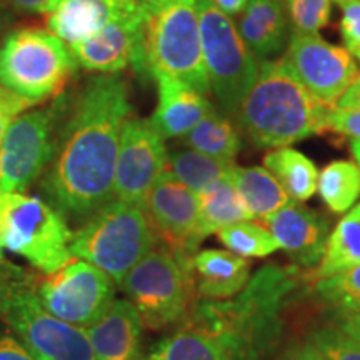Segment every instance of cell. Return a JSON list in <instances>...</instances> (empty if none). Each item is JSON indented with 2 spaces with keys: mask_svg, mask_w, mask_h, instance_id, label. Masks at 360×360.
Masks as SVG:
<instances>
[{
  "mask_svg": "<svg viewBox=\"0 0 360 360\" xmlns=\"http://www.w3.org/2000/svg\"><path fill=\"white\" fill-rule=\"evenodd\" d=\"M132 114L117 74H96L70 98L56 155L42 175L47 202L72 220H87L114 200L120 134Z\"/></svg>",
  "mask_w": 360,
  "mask_h": 360,
  "instance_id": "1",
  "label": "cell"
},
{
  "mask_svg": "<svg viewBox=\"0 0 360 360\" xmlns=\"http://www.w3.org/2000/svg\"><path fill=\"white\" fill-rule=\"evenodd\" d=\"M330 109L304 87L281 58L260 62L257 80L236 115L255 146L278 148L326 132Z\"/></svg>",
  "mask_w": 360,
  "mask_h": 360,
  "instance_id": "2",
  "label": "cell"
},
{
  "mask_svg": "<svg viewBox=\"0 0 360 360\" xmlns=\"http://www.w3.org/2000/svg\"><path fill=\"white\" fill-rule=\"evenodd\" d=\"M147 74H165L210 92L197 0H141Z\"/></svg>",
  "mask_w": 360,
  "mask_h": 360,
  "instance_id": "3",
  "label": "cell"
},
{
  "mask_svg": "<svg viewBox=\"0 0 360 360\" xmlns=\"http://www.w3.org/2000/svg\"><path fill=\"white\" fill-rule=\"evenodd\" d=\"M0 322L32 354L52 360H96L85 328L52 315L40 302L32 278L17 267H0Z\"/></svg>",
  "mask_w": 360,
  "mask_h": 360,
  "instance_id": "4",
  "label": "cell"
},
{
  "mask_svg": "<svg viewBox=\"0 0 360 360\" xmlns=\"http://www.w3.org/2000/svg\"><path fill=\"white\" fill-rule=\"evenodd\" d=\"M154 245V231L141 207L114 199L74 232L70 254L103 270L120 287Z\"/></svg>",
  "mask_w": 360,
  "mask_h": 360,
  "instance_id": "5",
  "label": "cell"
},
{
  "mask_svg": "<svg viewBox=\"0 0 360 360\" xmlns=\"http://www.w3.org/2000/svg\"><path fill=\"white\" fill-rule=\"evenodd\" d=\"M75 70L69 45L47 29H13L0 44V85L34 105L64 94Z\"/></svg>",
  "mask_w": 360,
  "mask_h": 360,
  "instance_id": "6",
  "label": "cell"
},
{
  "mask_svg": "<svg viewBox=\"0 0 360 360\" xmlns=\"http://www.w3.org/2000/svg\"><path fill=\"white\" fill-rule=\"evenodd\" d=\"M74 232L47 200L25 192H0V245L40 272H56L72 259Z\"/></svg>",
  "mask_w": 360,
  "mask_h": 360,
  "instance_id": "7",
  "label": "cell"
},
{
  "mask_svg": "<svg viewBox=\"0 0 360 360\" xmlns=\"http://www.w3.org/2000/svg\"><path fill=\"white\" fill-rule=\"evenodd\" d=\"M127 300L137 309L143 327L162 330L182 323L195 294L192 260L169 249L152 250L120 283Z\"/></svg>",
  "mask_w": 360,
  "mask_h": 360,
  "instance_id": "8",
  "label": "cell"
},
{
  "mask_svg": "<svg viewBox=\"0 0 360 360\" xmlns=\"http://www.w3.org/2000/svg\"><path fill=\"white\" fill-rule=\"evenodd\" d=\"M70 98L60 94L47 107L29 109L11 124L0 143V192H25L42 177L56 155Z\"/></svg>",
  "mask_w": 360,
  "mask_h": 360,
  "instance_id": "9",
  "label": "cell"
},
{
  "mask_svg": "<svg viewBox=\"0 0 360 360\" xmlns=\"http://www.w3.org/2000/svg\"><path fill=\"white\" fill-rule=\"evenodd\" d=\"M197 7L202 57L210 92L217 97L225 114L236 115L240 102L257 80L260 60L249 51L232 17L220 12L212 0H197Z\"/></svg>",
  "mask_w": 360,
  "mask_h": 360,
  "instance_id": "10",
  "label": "cell"
},
{
  "mask_svg": "<svg viewBox=\"0 0 360 360\" xmlns=\"http://www.w3.org/2000/svg\"><path fill=\"white\" fill-rule=\"evenodd\" d=\"M115 282L103 270L72 257L37 283L45 309L70 326L87 328L97 322L115 300Z\"/></svg>",
  "mask_w": 360,
  "mask_h": 360,
  "instance_id": "11",
  "label": "cell"
},
{
  "mask_svg": "<svg viewBox=\"0 0 360 360\" xmlns=\"http://www.w3.org/2000/svg\"><path fill=\"white\" fill-rule=\"evenodd\" d=\"M282 60L304 87L328 107H335L359 77L352 53L345 47L328 44L319 34L292 30Z\"/></svg>",
  "mask_w": 360,
  "mask_h": 360,
  "instance_id": "12",
  "label": "cell"
},
{
  "mask_svg": "<svg viewBox=\"0 0 360 360\" xmlns=\"http://www.w3.org/2000/svg\"><path fill=\"white\" fill-rule=\"evenodd\" d=\"M165 139L148 120L130 115L120 134L114 199L141 207L157 180L167 172Z\"/></svg>",
  "mask_w": 360,
  "mask_h": 360,
  "instance_id": "13",
  "label": "cell"
},
{
  "mask_svg": "<svg viewBox=\"0 0 360 360\" xmlns=\"http://www.w3.org/2000/svg\"><path fill=\"white\" fill-rule=\"evenodd\" d=\"M142 210L154 236L160 238L165 249L180 259H193L204 242L199 222V197L195 192L167 170L148 192Z\"/></svg>",
  "mask_w": 360,
  "mask_h": 360,
  "instance_id": "14",
  "label": "cell"
},
{
  "mask_svg": "<svg viewBox=\"0 0 360 360\" xmlns=\"http://www.w3.org/2000/svg\"><path fill=\"white\" fill-rule=\"evenodd\" d=\"M69 51L77 67L94 74H119L129 65L137 74H147L142 6L110 22L97 34L70 44Z\"/></svg>",
  "mask_w": 360,
  "mask_h": 360,
  "instance_id": "15",
  "label": "cell"
},
{
  "mask_svg": "<svg viewBox=\"0 0 360 360\" xmlns=\"http://www.w3.org/2000/svg\"><path fill=\"white\" fill-rule=\"evenodd\" d=\"M264 222L267 224L278 247L297 264L302 267H314L321 262L330 236L327 220L321 215L297 202H290Z\"/></svg>",
  "mask_w": 360,
  "mask_h": 360,
  "instance_id": "16",
  "label": "cell"
},
{
  "mask_svg": "<svg viewBox=\"0 0 360 360\" xmlns=\"http://www.w3.org/2000/svg\"><path fill=\"white\" fill-rule=\"evenodd\" d=\"M139 8L141 0H60L45 15V29L70 45Z\"/></svg>",
  "mask_w": 360,
  "mask_h": 360,
  "instance_id": "17",
  "label": "cell"
},
{
  "mask_svg": "<svg viewBox=\"0 0 360 360\" xmlns=\"http://www.w3.org/2000/svg\"><path fill=\"white\" fill-rule=\"evenodd\" d=\"M157 107L148 122L164 139H182L212 109L205 94L182 80L165 74H154Z\"/></svg>",
  "mask_w": 360,
  "mask_h": 360,
  "instance_id": "18",
  "label": "cell"
},
{
  "mask_svg": "<svg viewBox=\"0 0 360 360\" xmlns=\"http://www.w3.org/2000/svg\"><path fill=\"white\" fill-rule=\"evenodd\" d=\"M142 327L137 309L115 299L109 310L85 328L96 360H142Z\"/></svg>",
  "mask_w": 360,
  "mask_h": 360,
  "instance_id": "19",
  "label": "cell"
},
{
  "mask_svg": "<svg viewBox=\"0 0 360 360\" xmlns=\"http://www.w3.org/2000/svg\"><path fill=\"white\" fill-rule=\"evenodd\" d=\"M238 15V34L260 62L287 49L289 24L282 0H249Z\"/></svg>",
  "mask_w": 360,
  "mask_h": 360,
  "instance_id": "20",
  "label": "cell"
},
{
  "mask_svg": "<svg viewBox=\"0 0 360 360\" xmlns=\"http://www.w3.org/2000/svg\"><path fill=\"white\" fill-rule=\"evenodd\" d=\"M193 283L200 299L227 300L240 294L250 278V264L227 249L200 250L192 259Z\"/></svg>",
  "mask_w": 360,
  "mask_h": 360,
  "instance_id": "21",
  "label": "cell"
},
{
  "mask_svg": "<svg viewBox=\"0 0 360 360\" xmlns=\"http://www.w3.org/2000/svg\"><path fill=\"white\" fill-rule=\"evenodd\" d=\"M154 352L162 360H237L210 328L191 315L174 335L157 344Z\"/></svg>",
  "mask_w": 360,
  "mask_h": 360,
  "instance_id": "22",
  "label": "cell"
},
{
  "mask_svg": "<svg viewBox=\"0 0 360 360\" xmlns=\"http://www.w3.org/2000/svg\"><path fill=\"white\" fill-rule=\"evenodd\" d=\"M232 180L252 219H269L270 215L292 202L281 182L265 167H238L236 165Z\"/></svg>",
  "mask_w": 360,
  "mask_h": 360,
  "instance_id": "23",
  "label": "cell"
},
{
  "mask_svg": "<svg viewBox=\"0 0 360 360\" xmlns=\"http://www.w3.org/2000/svg\"><path fill=\"white\" fill-rule=\"evenodd\" d=\"M264 167L276 177L294 202H305L317 191L319 170L302 152L278 147L264 157Z\"/></svg>",
  "mask_w": 360,
  "mask_h": 360,
  "instance_id": "24",
  "label": "cell"
},
{
  "mask_svg": "<svg viewBox=\"0 0 360 360\" xmlns=\"http://www.w3.org/2000/svg\"><path fill=\"white\" fill-rule=\"evenodd\" d=\"M197 197H199L200 233L204 238L217 233L227 225L252 220L249 210L245 209L244 202L238 195L232 175L220 180Z\"/></svg>",
  "mask_w": 360,
  "mask_h": 360,
  "instance_id": "25",
  "label": "cell"
},
{
  "mask_svg": "<svg viewBox=\"0 0 360 360\" xmlns=\"http://www.w3.org/2000/svg\"><path fill=\"white\" fill-rule=\"evenodd\" d=\"M236 164L232 160L215 159L192 148H179L169 154L167 170L179 182L195 192H205L220 180L231 177Z\"/></svg>",
  "mask_w": 360,
  "mask_h": 360,
  "instance_id": "26",
  "label": "cell"
},
{
  "mask_svg": "<svg viewBox=\"0 0 360 360\" xmlns=\"http://www.w3.org/2000/svg\"><path fill=\"white\" fill-rule=\"evenodd\" d=\"M355 265H360V204L350 209L330 232L315 277L321 281Z\"/></svg>",
  "mask_w": 360,
  "mask_h": 360,
  "instance_id": "27",
  "label": "cell"
},
{
  "mask_svg": "<svg viewBox=\"0 0 360 360\" xmlns=\"http://www.w3.org/2000/svg\"><path fill=\"white\" fill-rule=\"evenodd\" d=\"M184 146L215 159L232 160L240 150V137L231 120L212 107L204 119L182 137Z\"/></svg>",
  "mask_w": 360,
  "mask_h": 360,
  "instance_id": "28",
  "label": "cell"
},
{
  "mask_svg": "<svg viewBox=\"0 0 360 360\" xmlns=\"http://www.w3.org/2000/svg\"><path fill=\"white\" fill-rule=\"evenodd\" d=\"M317 192L334 214H347L360 197V169L352 160H334L319 172Z\"/></svg>",
  "mask_w": 360,
  "mask_h": 360,
  "instance_id": "29",
  "label": "cell"
},
{
  "mask_svg": "<svg viewBox=\"0 0 360 360\" xmlns=\"http://www.w3.org/2000/svg\"><path fill=\"white\" fill-rule=\"evenodd\" d=\"M217 237L225 249L244 259H264L281 249L269 229L250 220L220 229Z\"/></svg>",
  "mask_w": 360,
  "mask_h": 360,
  "instance_id": "30",
  "label": "cell"
},
{
  "mask_svg": "<svg viewBox=\"0 0 360 360\" xmlns=\"http://www.w3.org/2000/svg\"><path fill=\"white\" fill-rule=\"evenodd\" d=\"M315 292L339 315L360 314V265L327 278H321Z\"/></svg>",
  "mask_w": 360,
  "mask_h": 360,
  "instance_id": "31",
  "label": "cell"
},
{
  "mask_svg": "<svg viewBox=\"0 0 360 360\" xmlns=\"http://www.w3.org/2000/svg\"><path fill=\"white\" fill-rule=\"evenodd\" d=\"M292 30L319 34L332 15V0H282Z\"/></svg>",
  "mask_w": 360,
  "mask_h": 360,
  "instance_id": "32",
  "label": "cell"
},
{
  "mask_svg": "<svg viewBox=\"0 0 360 360\" xmlns=\"http://www.w3.org/2000/svg\"><path fill=\"white\" fill-rule=\"evenodd\" d=\"M309 342L326 360H360V342L335 326L317 328Z\"/></svg>",
  "mask_w": 360,
  "mask_h": 360,
  "instance_id": "33",
  "label": "cell"
},
{
  "mask_svg": "<svg viewBox=\"0 0 360 360\" xmlns=\"http://www.w3.org/2000/svg\"><path fill=\"white\" fill-rule=\"evenodd\" d=\"M342 11L340 35L350 53L360 51V0H332Z\"/></svg>",
  "mask_w": 360,
  "mask_h": 360,
  "instance_id": "34",
  "label": "cell"
},
{
  "mask_svg": "<svg viewBox=\"0 0 360 360\" xmlns=\"http://www.w3.org/2000/svg\"><path fill=\"white\" fill-rule=\"evenodd\" d=\"M34 103L27 98L17 96L15 92L0 85V143L6 137L8 127L20 114L32 109Z\"/></svg>",
  "mask_w": 360,
  "mask_h": 360,
  "instance_id": "35",
  "label": "cell"
},
{
  "mask_svg": "<svg viewBox=\"0 0 360 360\" xmlns=\"http://www.w3.org/2000/svg\"><path fill=\"white\" fill-rule=\"evenodd\" d=\"M326 130L350 137V141H360V109L332 107L326 120Z\"/></svg>",
  "mask_w": 360,
  "mask_h": 360,
  "instance_id": "36",
  "label": "cell"
},
{
  "mask_svg": "<svg viewBox=\"0 0 360 360\" xmlns=\"http://www.w3.org/2000/svg\"><path fill=\"white\" fill-rule=\"evenodd\" d=\"M0 360H37L19 339L0 326Z\"/></svg>",
  "mask_w": 360,
  "mask_h": 360,
  "instance_id": "37",
  "label": "cell"
},
{
  "mask_svg": "<svg viewBox=\"0 0 360 360\" xmlns=\"http://www.w3.org/2000/svg\"><path fill=\"white\" fill-rule=\"evenodd\" d=\"M2 2H6L13 12L42 13V15H47L49 12L56 8L60 0H2Z\"/></svg>",
  "mask_w": 360,
  "mask_h": 360,
  "instance_id": "38",
  "label": "cell"
},
{
  "mask_svg": "<svg viewBox=\"0 0 360 360\" xmlns=\"http://www.w3.org/2000/svg\"><path fill=\"white\" fill-rule=\"evenodd\" d=\"M281 360H326V357L310 342H307V344L295 345V347L287 350Z\"/></svg>",
  "mask_w": 360,
  "mask_h": 360,
  "instance_id": "39",
  "label": "cell"
},
{
  "mask_svg": "<svg viewBox=\"0 0 360 360\" xmlns=\"http://www.w3.org/2000/svg\"><path fill=\"white\" fill-rule=\"evenodd\" d=\"M335 327H339L342 332L352 337L357 342H360V314H350V315H339L337 317Z\"/></svg>",
  "mask_w": 360,
  "mask_h": 360,
  "instance_id": "40",
  "label": "cell"
},
{
  "mask_svg": "<svg viewBox=\"0 0 360 360\" xmlns=\"http://www.w3.org/2000/svg\"><path fill=\"white\" fill-rule=\"evenodd\" d=\"M337 107H344V109H360V74L355 79V82L345 90L344 96L337 102Z\"/></svg>",
  "mask_w": 360,
  "mask_h": 360,
  "instance_id": "41",
  "label": "cell"
},
{
  "mask_svg": "<svg viewBox=\"0 0 360 360\" xmlns=\"http://www.w3.org/2000/svg\"><path fill=\"white\" fill-rule=\"evenodd\" d=\"M247 2H249V0H212L214 6L229 17L238 15V13L245 8Z\"/></svg>",
  "mask_w": 360,
  "mask_h": 360,
  "instance_id": "42",
  "label": "cell"
},
{
  "mask_svg": "<svg viewBox=\"0 0 360 360\" xmlns=\"http://www.w3.org/2000/svg\"><path fill=\"white\" fill-rule=\"evenodd\" d=\"M12 22H13V11L7 6L6 2L0 0V44H2L4 39L7 37V34L11 32Z\"/></svg>",
  "mask_w": 360,
  "mask_h": 360,
  "instance_id": "43",
  "label": "cell"
},
{
  "mask_svg": "<svg viewBox=\"0 0 360 360\" xmlns=\"http://www.w3.org/2000/svg\"><path fill=\"white\" fill-rule=\"evenodd\" d=\"M350 150H352L355 164H357L360 169V141H355V139H352V141H350Z\"/></svg>",
  "mask_w": 360,
  "mask_h": 360,
  "instance_id": "44",
  "label": "cell"
},
{
  "mask_svg": "<svg viewBox=\"0 0 360 360\" xmlns=\"http://www.w3.org/2000/svg\"><path fill=\"white\" fill-rule=\"evenodd\" d=\"M142 360H162V359L159 357V355H157V354L154 352V350H152V352H150V354H148V355H147V357H143Z\"/></svg>",
  "mask_w": 360,
  "mask_h": 360,
  "instance_id": "45",
  "label": "cell"
},
{
  "mask_svg": "<svg viewBox=\"0 0 360 360\" xmlns=\"http://www.w3.org/2000/svg\"><path fill=\"white\" fill-rule=\"evenodd\" d=\"M35 359L37 360H52V359H47V357H44V355H39V354H32Z\"/></svg>",
  "mask_w": 360,
  "mask_h": 360,
  "instance_id": "46",
  "label": "cell"
},
{
  "mask_svg": "<svg viewBox=\"0 0 360 360\" xmlns=\"http://www.w3.org/2000/svg\"><path fill=\"white\" fill-rule=\"evenodd\" d=\"M6 260V257H4V247L0 245V262H4Z\"/></svg>",
  "mask_w": 360,
  "mask_h": 360,
  "instance_id": "47",
  "label": "cell"
}]
</instances>
